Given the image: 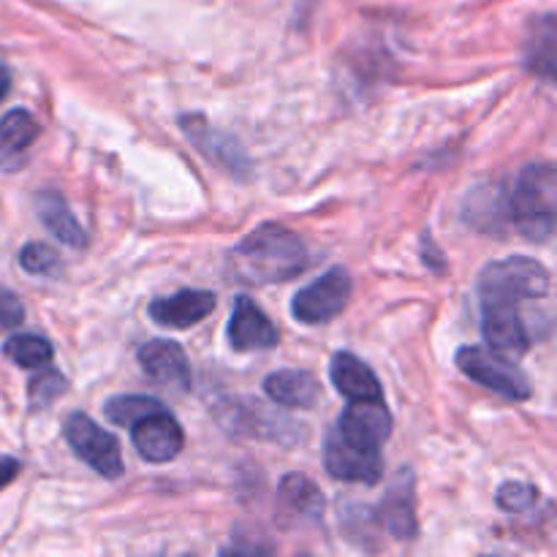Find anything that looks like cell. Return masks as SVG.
Listing matches in <instances>:
<instances>
[{
    "label": "cell",
    "instance_id": "cell-1",
    "mask_svg": "<svg viewBox=\"0 0 557 557\" xmlns=\"http://www.w3.org/2000/svg\"><path fill=\"white\" fill-rule=\"evenodd\" d=\"M226 264L232 281L245 286H272L302 275L310 267V253L292 228L264 223L228 250Z\"/></svg>",
    "mask_w": 557,
    "mask_h": 557
},
{
    "label": "cell",
    "instance_id": "cell-2",
    "mask_svg": "<svg viewBox=\"0 0 557 557\" xmlns=\"http://www.w3.org/2000/svg\"><path fill=\"white\" fill-rule=\"evenodd\" d=\"M506 221L531 243H547L555 234L557 172L553 163H528L504 185Z\"/></svg>",
    "mask_w": 557,
    "mask_h": 557
},
{
    "label": "cell",
    "instance_id": "cell-3",
    "mask_svg": "<svg viewBox=\"0 0 557 557\" xmlns=\"http://www.w3.org/2000/svg\"><path fill=\"white\" fill-rule=\"evenodd\" d=\"M549 270L531 256H509L479 272V302H531L549 294Z\"/></svg>",
    "mask_w": 557,
    "mask_h": 557
},
{
    "label": "cell",
    "instance_id": "cell-4",
    "mask_svg": "<svg viewBox=\"0 0 557 557\" xmlns=\"http://www.w3.org/2000/svg\"><path fill=\"white\" fill-rule=\"evenodd\" d=\"M215 422L237 438H259L272 444L292 446L297 441V428L292 419L267 408L256 397H226L215 406Z\"/></svg>",
    "mask_w": 557,
    "mask_h": 557
},
{
    "label": "cell",
    "instance_id": "cell-5",
    "mask_svg": "<svg viewBox=\"0 0 557 557\" xmlns=\"http://www.w3.org/2000/svg\"><path fill=\"white\" fill-rule=\"evenodd\" d=\"M457 368H460L468 379L476 381L479 386L506 397V400L522 403L531 397V384H528V379L522 375V370L517 368L511 359L495 354L493 348H460V351H457Z\"/></svg>",
    "mask_w": 557,
    "mask_h": 557
},
{
    "label": "cell",
    "instance_id": "cell-6",
    "mask_svg": "<svg viewBox=\"0 0 557 557\" xmlns=\"http://www.w3.org/2000/svg\"><path fill=\"white\" fill-rule=\"evenodd\" d=\"M63 435L71 449H74V455L82 462H87L98 476L109 479V482L123 476L125 466L117 438L109 430H103L98 422H92L87 413H69V419L63 424Z\"/></svg>",
    "mask_w": 557,
    "mask_h": 557
},
{
    "label": "cell",
    "instance_id": "cell-7",
    "mask_svg": "<svg viewBox=\"0 0 557 557\" xmlns=\"http://www.w3.org/2000/svg\"><path fill=\"white\" fill-rule=\"evenodd\" d=\"M351 292V275L343 267H332L319 281L299 288L292 302V315L302 324H326V321H332L337 313L346 310Z\"/></svg>",
    "mask_w": 557,
    "mask_h": 557
},
{
    "label": "cell",
    "instance_id": "cell-8",
    "mask_svg": "<svg viewBox=\"0 0 557 557\" xmlns=\"http://www.w3.org/2000/svg\"><path fill=\"white\" fill-rule=\"evenodd\" d=\"M180 125H183L185 136L194 141V147L207 158V161L215 163L218 169L228 172L232 177L248 180L250 158L232 134L215 128L205 114H183V117H180Z\"/></svg>",
    "mask_w": 557,
    "mask_h": 557
},
{
    "label": "cell",
    "instance_id": "cell-9",
    "mask_svg": "<svg viewBox=\"0 0 557 557\" xmlns=\"http://www.w3.org/2000/svg\"><path fill=\"white\" fill-rule=\"evenodd\" d=\"M131 444L141 460L163 466V462L177 460L185 446V433L166 408H158L131 424Z\"/></svg>",
    "mask_w": 557,
    "mask_h": 557
},
{
    "label": "cell",
    "instance_id": "cell-10",
    "mask_svg": "<svg viewBox=\"0 0 557 557\" xmlns=\"http://www.w3.org/2000/svg\"><path fill=\"white\" fill-rule=\"evenodd\" d=\"M324 517V495L302 473H288L281 479L275 493V522L283 531H302L319 525Z\"/></svg>",
    "mask_w": 557,
    "mask_h": 557
},
{
    "label": "cell",
    "instance_id": "cell-11",
    "mask_svg": "<svg viewBox=\"0 0 557 557\" xmlns=\"http://www.w3.org/2000/svg\"><path fill=\"white\" fill-rule=\"evenodd\" d=\"M324 468L332 479L351 484H379L384 476L381 451H364L348 444L335 428L324 438Z\"/></svg>",
    "mask_w": 557,
    "mask_h": 557
},
{
    "label": "cell",
    "instance_id": "cell-12",
    "mask_svg": "<svg viewBox=\"0 0 557 557\" xmlns=\"http://www.w3.org/2000/svg\"><path fill=\"white\" fill-rule=\"evenodd\" d=\"M482 335L487 341V348L511 359V362L525 357L528 348H531V332H528L517 305L509 302L482 305Z\"/></svg>",
    "mask_w": 557,
    "mask_h": 557
},
{
    "label": "cell",
    "instance_id": "cell-13",
    "mask_svg": "<svg viewBox=\"0 0 557 557\" xmlns=\"http://www.w3.org/2000/svg\"><path fill=\"white\" fill-rule=\"evenodd\" d=\"M335 430L348 444L364 451H379L392 435V413L384 406V400H354L341 413Z\"/></svg>",
    "mask_w": 557,
    "mask_h": 557
},
{
    "label": "cell",
    "instance_id": "cell-14",
    "mask_svg": "<svg viewBox=\"0 0 557 557\" xmlns=\"http://www.w3.org/2000/svg\"><path fill=\"white\" fill-rule=\"evenodd\" d=\"M228 346L239 354L250 351H270L277 346V330L264 310L253 302L250 297L239 294L234 299L232 321H228Z\"/></svg>",
    "mask_w": 557,
    "mask_h": 557
},
{
    "label": "cell",
    "instance_id": "cell-15",
    "mask_svg": "<svg viewBox=\"0 0 557 557\" xmlns=\"http://www.w3.org/2000/svg\"><path fill=\"white\" fill-rule=\"evenodd\" d=\"M141 373L156 386L185 392L190 389V368L183 346L174 341H150L136 354Z\"/></svg>",
    "mask_w": 557,
    "mask_h": 557
},
{
    "label": "cell",
    "instance_id": "cell-16",
    "mask_svg": "<svg viewBox=\"0 0 557 557\" xmlns=\"http://www.w3.org/2000/svg\"><path fill=\"white\" fill-rule=\"evenodd\" d=\"M218 299L212 292H201V288H185V292L172 294V297H158L147 305V313L158 326L166 330H188V326L199 324L207 315L215 310Z\"/></svg>",
    "mask_w": 557,
    "mask_h": 557
},
{
    "label": "cell",
    "instance_id": "cell-17",
    "mask_svg": "<svg viewBox=\"0 0 557 557\" xmlns=\"http://www.w3.org/2000/svg\"><path fill=\"white\" fill-rule=\"evenodd\" d=\"M330 379L346 400H384L379 375L357 354L337 351L330 362Z\"/></svg>",
    "mask_w": 557,
    "mask_h": 557
},
{
    "label": "cell",
    "instance_id": "cell-18",
    "mask_svg": "<svg viewBox=\"0 0 557 557\" xmlns=\"http://www.w3.org/2000/svg\"><path fill=\"white\" fill-rule=\"evenodd\" d=\"M370 520H375L379 525H384V531L392 533V539H406L417 536V515H413V479L411 473H406L403 468L400 482L389 490L384 504L375 511H368Z\"/></svg>",
    "mask_w": 557,
    "mask_h": 557
},
{
    "label": "cell",
    "instance_id": "cell-19",
    "mask_svg": "<svg viewBox=\"0 0 557 557\" xmlns=\"http://www.w3.org/2000/svg\"><path fill=\"white\" fill-rule=\"evenodd\" d=\"M36 215L41 221V226L47 228L52 237H58V243L69 245V248H85L87 245V234L85 228L79 226V221L74 218L71 207L65 205L63 196L58 190H38L36 199Z\"/></svg>",
    "mask_w": 557,
    "mask_h": 557
},
{
    "label": "cell",
    "instance_id": "cell-20",
    "mask_svg": "<svg viewBox=\"0 0 557 557\" xmlns=\"http://www.w3.org/2000/svg\"><path fill=\"white\" fill-rule=\"evenodd\" d=\"M264 392L275 406L313 408L321 397V386L308 370H277L267 375Z\"/></svg>",
    "mask_w": 557,
    "mask_h": 557
},
{
    "label": "cell",
    "instance_id": "cell-21",
    "mask_svg": "<svg viewBox=\"0 0 557 557\" xmlns=\"http://www.w3.org/2000/svg\"><path fill=\"white\" fill-rule=\"evenodd\" d=\"M38 139V123L27 109H11L0 120V169H14Z\"/></svg>",
    "mask_w": 557,
    "mask_h": 557
},
{
    "label": "cell",
    "instance_id": "cell-22",
    "mask_svg": "<svg viewBox=\"0 0 557 557\" xmlns=\"http://www.w3.org/2000/svg\"><path fill=\"white\" fill-rule=\"evenodd\" d=\"M555 60H557V25L555 14H544L533 20L531 33L525 41V65L539 79L555 82Z\"/></svg>",
    "mask_w": 557,
    "mask_h": 557
},
{
    "label": "cell",
    "instance_id": "cell-23",
    "mask_svg": "<svg viewBox=\"0 0 557 557\" xmlns=\"http://www.w3.org/2000/svg\"><path fill=\"white\" fill-rule=\"evenodd\" d=\"M3 354L16 364V368L25 370H38L47 368L54 357V348L47 337L41 335H14L3 343Z\"/></svg>",
    "mask_w": 557,
    "mask_h": 557
},
{
    "label": "cell",
    "instance_id": "cell-24",
    "mask_svg": "<svg viewBox=\"0 0 557 557\" xmlns=\"http://www.w3.org/2000/svg\"><path fill=\"white\" fill-rule=\"evenodd\" d=\"M158 408H163V403L156 400V397L120 395V397H112V400H107V406H103V413H107V419L112 424H120V428H131L136 419H141L145 413H150V411H158Z\"/></svg>",
    "mask_w": 557,
    "mask_h": 557
},
{
    "label": "cell",
    "instance_id": "cell-25",
    "mask_svg": "<svg viewBox=\"0 0 557 557\" xmlns=\"http://www.w3.org/2000/svg\"><path fill=\"white\" fill-rule=\"evenodd\" d=\"M69 392V381H65L63 373L47 368L44 373H38L36 379L30 381V389H27V397H30L33 408H47L49 403L58 400L60 395Z\"/></svg>",
    "mask_w": 557,
    "mask_h": 557
},
{
    "label": "cell",
    "instance_id": "cell-26",
    "mask_svg": "<svg viewBox=\"0 0 557 557\" xmlns=\"http://www.w3.org/2000/svg\"><path fill=\"white\" fill-rule=\"evenodd\" d=\"M20 267L30 275H58L60 272V256L54 253V248L44 243H27L20 250Z\"/></svg>",
    "mask_w": 557,
    "mask_h": 557
},
{
    "label": "cell",
    "instance_id": "cell-27",
    "mask_svg": "<svg viewBox=\"0 0 557 557\" xmlns=\"http://www.w3.org/2000/svg\"><path fill=\"white\" fill-rule=\"evenodd\" d=\"M539 504V490L525 482H509L498 490V506L509 515H522Z\"/></svg>",
    "mask_w": 557,
    "mask_h": 557
},
{
    "label": "cell",
    "instance_id": "cell-28",
    "mask_svg": "<svg viewBox=\"0 0 557 557\" xmlns=\"http://www.w3.org/2000/svg\"><path fill=\"white\" fill-rule=\"evenodd\" d=\"M25 321V305L14 292L0 286V330H14Z\"/></svg>",
    "mask_w": 557,
    "mask_h": 557
},
{
    "label": "cell",
    "instance_id": "cell-29",
    "mask_svg": "<svg viewBox=\"0 0 557 557\" xmlns=\"http://www.w3.org/2000/svg\"><path fill=\"white\" fill-rule=\"evenodd\" d=\"M422 261L433 272H444L446 270V259L441 256V250L435 248V243H433V237H430V234H422Z\"/></svg>",
    "mask_w": 557,
    "mask_h": 557
},
{
    "label": "cell",
    "instance_id": "cell-30",
    "mask_svg": "<svg viewBox=\"0 0 557 557\" xmlns=\"http://www.w3.org/2000/svg\"><path fill=\"white\" fill-rule=\"evenodd\" d=\"M20 460H14V457L9 455H0V490H5L16 476H20Z\"/></svg>",
    "mask_w": 557,
    "mask_h": 557
},
{
    "label": "cell",
    "instance_id": "cell-31",
    "mask_svg": "<svg viewBox=\"0 0 557 557\" xmlns=\"http://www.w3.org/2000/svg\"><path fill=\"white\" fill-rule=\"evenodd\" d=\"M11 92V71L0 63V101Z\"/></svg>",
    "mask_w": 557,
    "mask_h": 557
}]
</instances>
